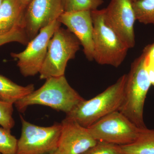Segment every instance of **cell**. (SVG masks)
<instances>
[{"mask_svg":"<svg viewBox=\"0 0 154 154\" xmlns=\"http://www.w3.org/2000/svg\"><path fill=\"white\" fill-rule=\"evenodd\" d=\"M84 99L63 75L48 78L41 88L34 90L14 105L22 113L29 106L38 105L47 106L67 114Z\"/></svg>","mask_w":154,"mask_h":154,"instance_id":"6da1fadb","label":"cell"},{"mask_svg":"<svg viewBox=\"0 0 154 154\" xmlns=\"http://www.w3.org/2000/svg\"><path fill=\"white\" fill-rule=\"evenodd\" d=\"M151 85L146 69L145 54L143 52L133 62L127 74L123 101L119 110L141 128H147L144 122V106Z\"/></svg>","mask_w":154,"mask_h":154,"instance_id":"7a4b0ae2","label":"cell"},{"mask_svg":"<svg viewBox=\"0 0 154 154\" xmlns=\"http://www.w3.org/2000/svg\"><path fill=\"white\" fill-rule=\"evenodd\" d=\"M127 74L121 76L112 85L88 100L84 99L66 114V118L89 128L110 113L119 111L123 101Z\"/></svg>","mask_w":154,"mask_h":154,"instance_id":"3957f363","label":"cell"},{"mask_svg":"<svg viewBox=\"0 0 154 154\" xmlns=\"http://www.w3.org/2000/svg\"><path fill=\"white\" fill-rule=\"evenodd\" d=\"M91 15L94 24V60L100 65L118 67L129 48L105 24L104 9L92 11Z\"/></svg>","mask_w":154,"mask_h":154,"instance_id":"277c9868","label":"cell"},{"mask_svg":"<svg viewBox=\"0 0 154 154\" xmlns=\"http://www.w3.org/2000/svg\"><path fill=\"white\" fill-rule=\"evenodd\" d=\"M81 45L68 29L57 28L48 42L46 57L39 72L40 79L65 75L68 62L75 58Z\"/></svg>","mask_w":154,"mask_h":154,"instance_id":"5b68a950","label":"cell"},{"mask_svg":"<svg viewBox=\"0 0 154 154\" xmlns=\"http://www.w3.org/2000/svg\"><path fill=\"white\" fill-rule=\"evenodd\" d=\"M88 128L98 141L119 146L134 143L152 131L139 127L119 111L101 119Z\"/></svg>","mask_w":154,"mask_h":154,"instance_id":"8992f818","label":"cell"},{"mask_svg":"<svg viewBox=\"0 0 154 154\" xmlns=\"http://www.w3.org/2000/svg\"><path fill=\"white\" fill-rule=\"evenodd\" d=\"M22 128L16 154H49L57 150L61 123L39 126L20 116Z\"/></svg>","mask_w":154,"mask_h":154,"instance_id":"52a82bcc","label":"cell"},{"mask_svg":"<svg viewBox=\"0 0 154 154\" xmlns=\"http://www.w3.org/2000/svg\"><path fill=\"white\" fill-rule=\"evenodd\" d=\"M61 24L58 20L54 21L39 30L23 51L11 54L12 57L17 60V66L22 75L33 76L39 73L46 57L50 39Z\"/></svg>","mask_w":154,"mask_h":154,"instance_id":"ba28073f","label":"cell"},{"mask_svg":"<svg viewBox=\"0 0 154 154\" xmlns=\"http://www.w3.org/2000/svg\"><path fill=\"white\" fill-rule=\"evenodd\" d=\"M132 0H111L104 9V21L129 48L135 45V14Z\"/></svg>","mask_w":154,"mask_h":154,"instance_id":"9c48e42d","label":"cell"},{"mask_svg":"<svg viewBox=\"0 0 154 154\" xmlns=\"http://www.w3.org/2000/svg\"><path fill=\"white\" fill-rule=\"evenodd\" d=\"M64 12L62 0H32L26 7L24 17V29L30 41Z\"/></svg>","mask_w":154,"mask_h":154,"instance_id":"30bf717a","label":"cell"},{"mask_svg":"<svg viewBox=\"0 0 154 154\" xmlns=\"http://www.w3.org/2000/svg\"><path fill=\"white\" fill-rule=\"evenodd\" d=\"M61 123L57 149L61 154H83L98 143L88 128L74 120L65 118Z\"/></svg>","mask_w":154,"mask_h":154,"instance_id":"8fae6325","label":"cell"},{"mask_svg":"<svg viewBox=\"0 0 154 154\" xmlns=\"http://www.w3.org/2000/svg\"><path fill=\"white\" fill-rule=\"evenodd\" d=\"M58 20L65 25L79 39L84 52L89 61L94 60V24L91 11L64 12Z\"/></svg>","mask_w":154,"mask_h":154,"instance_id":"7c38bea8","label":"cell"},{"mask_svg":"<svg viewBox=\"0 0 154 154\" xmlns=\"http://www.w3.org/2000/svg\"><path fill=\"white\" fill-rule=\"evenodd\" d=\"M26 7L21 0L2 1L0 5V35L7 34L17 28L24 29Z\"/></svg>","mask_w":154,"mask_h":154,"instance_id":"4fadbf2b","label":"cell"},{"mask_svg":"<svg viewBox=\"0 0 154 154\" xmlns=\"http://www.w3.org/2000/svg\"><path fill=\"white\" fill-rule=\"evenodd\" d=\"M35 90L34 85L22 86L0 75V100L14 104Z\"/></svg>","mask_w":154,"mask_h":154,"instance_id":"5bb4252c","label":"cell"},{"mask_svg":"<svg viewBox=\"0 0 154 154\" xmlns=\"http://www.w3.org/2000/svg\"><path fill=\"white\" fill-rule=\"evenodd\" d=\"M120 147L124 154H154V130L134 143Z\"/></svg>","mask_w":154,"mask_h":154,"instance_id":"9a60e30c","label":"cell"},{"mask_svg":"<svg viewBox=\"0 0 154 154\" xmlns=\"http://www.w3.org/2000/svg\"><path fill=\"white\" fill-rule=\"evenodd\" d=\"M137 20L154 25V0H138L133 3Z\"/></svg>","mask_w":154,"mask_h":154,"instance_id":"2e32d148","label":"cell"},{"mask_svg":"<svg viewBox=\"0 0 154 154\" xmlns=\"http://www.w3.org/2000/svg\"><path fill=\"white\" fill-rule=\"evenodd\" d=\"M64 12L95 11L104 3V0H62Z\"/></svg>","mask_w":154,"mask_h":154,"instance_id":"e0dca14e","label":"cell"},{"mask_svg":"<svg viewBox=\"0 0 154 154\" xmlns=\"http://www.w3.org/2000/svg\"><path fill=\"white\" fill-rule=\"evenodd\" d=\"M18 140L11 131L0 127V154H16Z\"/></svg>","mask_w":154,"mask_h":154,"instance_id":"ac0fdd59","label":"cell"},{"mask_svg":"<svg viewBox=\"0 0 154 154\" xmlns=\"http://www.w3.org/2000/svg\"><path fill=\"white\" fill-rule=\"evenodd\" d=\"M14 104L0 100V125L11 131L15 125L13 117Z\"/></svg>","mask_w":154,"mask_h":154,"instance_id":"d6986e66","label":"cell"},{"mask_svg":"<svg viewBox=\"0 0 154 154\" xmlns=\"http://www.w3.org/2000/svg\"><path fill=\"white\" fill-rule=\"evenodd\" d=\"M29 41L24 28H17L7 34L0 35V46L11 42H19L26 45Z\"/></svg>","mask_w":154,"mask_h":154,"instance_id":"ffe728a7","label":"cell"},{"mask_svg":"<svg viewBox=\"0 0 154 154\" xmlns=\"http://www.w3.org/2000/svg\"><path fill=\"white\" fill-rule=\"evenodd\" d=\"M83 154H124L120 146L103 141L97 144Z\"/></svg>","mask_w":154,"mask_h":154,"instance_id":"44dd1931","label":"cell"},{"mask_svg":"<svg viewBox=\"0 0 154 154\" xmlns=\"http://www.w3.org/2000/svg\"><path fill=\"white\" fill-rule=\"evenodd\" d=\"M146 56V66L152 85L154 86V42L143 51Z\"/></svg>","mask_w":154,"mask_h":154,"instance_id":"7402d4cb","label":"cell"},{"mask_svg":"<svg viewBox=\"0 0 154 154\" xmlns=\"http://www.w3.org/2000/svg\"><path fill=\"white\" fill-rule=\"evenodd\" d=\"M32 0H21L22 2L25 5L27 6L29 4Z\"/></svg>","mask_w":154,"mask_h":154,"instance_id":"603a6c76","label":"cell"},{"mask_svg":"<svg viewBox=\"0 0 154 154\" xmlns=\"http://www.w3.org/2000/svg\"><path fill=\"white\" fill-rule=\"evenodd\" d=\"M49 154H61L60 152H59L58 151V150H57L56 151L53 152L51 153H50Z\"/></svg>","mask_w":154,"mask_h":154,"instance_id":"cb8c5ba5","label":"cell"},{"mask_svg":"<svg viewBox=\"0 0 154 154\" xmlns=\"http://www.w3.org/2000/svg\"><path fill=\"white\" fill-rule=\"evenodd\" d=\"M132 1H133V2H136V1H138V0H132Z\"/></svg>","mask_w":154,"mask_h":154,"instance_id":"d4e9b609","label":"cell"},{"mask_svg":"<svg viewBox=\"0 0 154 154\" xmlns=\"http://www.w3.org/2000/svg\"><path fill=\"white\" fill-rule=\"evenodd\" d=\"M2 0H0V5H1V3H2Z\"/></svg>","mask_w":154,"mask_h":154,"instance_id":"484cf974","label":"cell"},{"mask_svg":"<svg viewBox=\"0 0 154 154\" xmlns=\"http://www.w3.org/2000/svg\"></svg>","mask_w":154,"mask_h":154,"instance_id":"4316f807","label":"cell"}]
</instances>
